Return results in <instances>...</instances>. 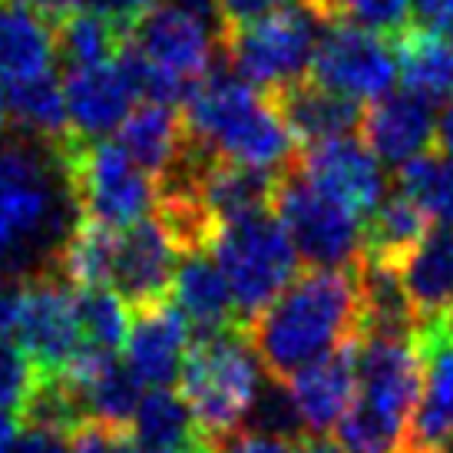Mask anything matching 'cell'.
<instances>
[{
    "mask_svg": "<svg viewBox=\"0 0 453 453\" xmlns=\"http://www.w3.org/2000/svg\"><path fill=\"white\" fill-rule=\"evenodd\" d=\"M66 150L34 139L0 142V272L11 278L53 275L57 255L83 219Z\"/></svg>",
    "mask_w": 453,
    "mask_h": 453,
    "instance_id": "6da1fadb",
    "label": "cell"
},
{
    "mask_svg": "<svg viewBox=\"0 0 453 453\" xmlns=\"http://www.w3.org/2000/svg\"><path fill=\"white\" fill-rule=\"evenodd\" d=\"M265 374L291 380L361 334V295L351 272L311 268L245 325Z\"/></svg>",
    "mask_w": 453,
    "mask_h": 453,
    "instance_id": "7a4b0ae2",
    "label": "cell"
},
{
    "mask_svg": "<svg viewBox=\"0 0 453 453\" xmlns=\"http://www.w3.org/2000/svg\"><path fill=\"white\" fill-rule=\"evenodd\" d=\"M182 123L192 146L219 163L285 173L298 159V142L275 103L245 83L228 60H215L189 87Z\"/></svg>",
    "mask_w": 453,
    "mask_h": 453,
    "instance_id": "3957f363",
    "label": "cell"
},
{
    "mask_svg": "<svg viewBox=\"0 0 453 453\" xmlns=\"http://www.w3.org/2000/svg\"><path fill=\"white\" fill-rule=\"evenodd\" d=\"M265 371L252 341L239 327L199 334L179 371V390L189 403L205 443L242 430L262 388Z\"/></svg>",
    "mask_w": 453,
    "mask_h": 453,
    "instance_id": "277c9868",
    "label": "cell"
},
{
    "mask_svg": "<svg viewBox=\"0 0 453 453\" xmlns=\"http://www.w3.org/2000/svg\"><path fill=\"white\" fill-rule=\"evenodd\" d=\"M209 252L222 268L245 325L288 288L302 262L272 209L226 222Z\"/></svg>",
    "mask_w": 453,
    "mask_h": 453,
    "instance_id": "5b68a950",
    "label": "cell"
},
{
    "mask_svg": "<svg viewBox=\"0 0 453 453\" xmlns=\"http://www.w3.org/2000/svg\"><path fill=\"white\" fill-rule=\"evenodd\" d=\"M325 27L327 24L315 7L298 4L255 24L228 30L222 53L245 83L278 93L311 73Z\"/></svg>",
    "mask_w": 453,
    "mask_h": 453,
    "instance_id": "8992f818",
    "label": "cell"
},
{
    "mask_svg": "<svg viewBox=\"0 0 453 453\" xmlns=\"http://www.w3.org/2000/svg\"><path fill=\"white\" fill-rule=\"evenodd\" d=\"M272 205L304 265L325 272H344L357 265L365 252V219L315 189L295 163L278 176Z\"/></svg>",
    "mask_w": 453,
    "mask_h": 453,
    "instance_id": "52a82bcc",
    "label": "cell"
},
{
    "mask_svg": "<svg viewBox=\"0 0 453 453\" xmlns=\"http://www.w3.org/2000/svg\"><path fill=\"white\" fill-rule=\"evenodd\" d=\"M70 182L83 219L123 232L136 226L159 205V182L142 173L116 142H80L66 150Z\"/></svg>",
    "mask_w": 453,
    "mask_h": 453,
    "instance_id": "ba28073f",
    "label": "cell"
},
{
    "mask_svg": "<svg viewBox=\"0 0 453 453\" xmlns=\"http://www.w3.org/2000/svg\"><path fill=\"white\" fill-rule=\"evenodd\" d=\"M7 341H13L34 361L43 378L66 374L83 357L76 291L57 275H37L24 281L20 308Z\"/></svg>",
    "mask_w": 453,
    "mask_h": 453,
    "instance_id": "9c48e42d",
    "label": "cell"
},
{
    "mask_svg": "<svg viewBox=\"0 0 453 453\" xmlns=\"http://www.w3.org/2000/svg\"><path fill=\"white\" fill-rule=\"evenodd\" d=\"M401 73L397 47L388 37L367 34L351 24H327L318 43L311 80L354 103H374L388 96Z\"/></svg>",
    "mask_w": 453,
    "mask_h": 453,
    "instance_id": "30bf717a",
    "label": "cell"
},
{
    "mask_svg": "<svg viewBox=\"0 0 453 453\" xmlns=\"http://www.w3.org/2000/svg\"><path fill=\"white\" fill-rule=\"evenodd\" d=\"M295 165L315 189H321L341 205H348L365 222L380 205V199L388 196L384 192V165L367 150L365 139L357 136H341L308 146L304 152H298Z\"/></svg>",
    "mask_w": 453,
    "mask_h": 453,
    "instance_id": "8fae6325",
    "label": "cell"
},
{
    "mask_svg": "<svg viewBox=\"0 0 453 453\" xmlns=\"http://www.w3.org/2000/svg\"><path fill=\"white\" fill-rule=\"evenodd\" d=\"M127 40L150 64L189 87L215 64V53L222 50V40L209 27L173 4H159L146 17H139L127 30Z\"/></svg>",
    "mask_w": 453,
    "mask_h": 453,
    "instance_id": "7c38bea8",
    "label": "cell"
},
{
    "mask_svg": "<svg viewBox=\"0 0 453 453\" xmlns=\"http://www.w3.org/2000/svg\"><path fill=\"white\" fill-rule=\"evenodd\" d=\"M179 249L159 215H150L136 226L119 232L116 242V262L110 288L127 302V308L165 302L173 291V278L179 268Z\"/></svg>",
    "mask_w": 453,
    "mask_h": 453,
    "instance_id": "4fadbf2b",
    "label": "cell"
},
{
    "mask_svg": "<svg viewBox=\"0 0 453 453\" xmlns=\"http://www.w3.org/2000/svg\"><path fill=\"white\" fill-rule=\"evenodd\" d=\"M189 348V321L165 298L159 304H146L133 311L119 357L142 388H169L173 380H179Z\"/></svg>",
    "mask_w": 453,
    "mask_h": 453,
    "instance_id": "5bb4252c",
    "label": "cell"
},
{
    "mask_svg": "<svg viewBox=\"0 0 453 453\" xmlns=\"http://www.w3.org/2000/svg\"><path fill=\"white\" fill-rule=\"evenodd\" d=\"M424 354V388L411 420L407 453H437L453 441V331L434 325L417 334Z\"/></svg>",
    "mask_w": 453,
    "mask_h": 453,
    "instance_id": "9a60e30c",
    "label": "cell"
},
{
    "mask_svg": "<svg viewBox=\"0 0 453 453\" xmlns=\"http://www.w3.org/2000/svg\"><path fill=\"white\" fill-rule=\"evenodd\" d=\"M367 150L388 165H407L411 159L430 152L437 139V113L427 100L414 96L411 89L374 100L361 119Z\"/></svg>",
    "mask_w": 453,
    "mask_h": 453,
    "instance_id": "2e32d148",
    "label": "cell"
},
{
    "mask_svg": "<svg viewBox=\"0 0 453 453\" xmlns=\"http://www.w3.org/2000/svg\"><path fill=\"white\" fill-rule=\"evenodd\" d=\"M397 268L407 302L414 308L417 334L443 325L453 311V226L434 222Z\"/></svg>",
    "mask_w": 453,
    "mask_h": 453,
    "instance_id": "e0dca14e",
    "label": "cell"
},
{
    "mask_svg": "<svg viewBox=\"0 0 453 453\" xmlns=\"http://www.w3.org/2000/svg\"><path fill=\"white\" fill-rule=\"evenodd\" d=\"M288 388L308 434L325 437L327 430L338 427V420L348 414L357 394V338L298 371L288 380Z\"/></svg>",
    "mask_w": 453,
    "mask_h": 453,
    "instance_id": "ac0fdd59",
    "label": "cell"
},
{
    "mask_svg": "<svg viewBox=\"0 0 453 453\" xmlns=\"http://www.w3.org/2000/svg\"><path fill=\"white\" fill-rule=\"evenodd\" d=\"M268 100L275 103L281 123L288 127V133L295 136V142L304 146H318L327 139L354 136V129L361 127L365 110L361 103L341 96L334 89L315 83L311 76H304L291 87L272 93Z\"/></svg>",
    "mask_w": 453,
    "mask_h": 453,
    "instance_id": "d6986e66",
    "label": "cell"
},
{
    "mask_svg": "<svg viewBox=\"0 0 453 453\" xmlns=\"http://www.w3.org/2000/svg\"><path fill=\"white\" fill-rule=\"evenodd\" d=\"M64 96L70 129L80 142H100L119 129L129 116V103L136 100L116 64L70 70L64 80Z\"/></svg>",
    "mask_w": 453,
    "mask_h": 453,
    "instance_id": "ffe728a7",
    "label": "cell"
},
{
    "mask_svg": "<svg viewBox=\"0 0 453 453\" xmlns=\"http://www.w3.org/2000/svg\"><path fill=\"white\" fill-rule=\"evenodd\" d=\"M57 27L24 0H0V87L53 73Z\"/></svg>",
    "mask_w": 453,
    "mask_h": 453,
    "instance_id": "44dd1931",
    "label": "cell"
},
{
    "mask_svg": "<svg viewBox=\"0 0 453 453\" xmlns=\"http://www.w3.org/2000/svg\"><path fill=\"white\" fill-rule=\"evenodd\" d=\"M173 304L199 334L239 327L235 298L212 252H189L179 258L176 278H173Z\"/></svg>",
    "mask_w": 453,
    "mask_h": 453,
    "instance_id": "7402d4cb",
    "label": "cell"
},
{
    "mask_svg": "<svg viewBox=\"0 0 453 453\" xmlns=\"http://www.w3.org/2000/svg\"><path fill=\"white\" fill-rule=\"evenodd\" d=\"M278 176L281 173L205 159L196 173V196L222 228L226 222H235L242 215L265 212L275 202Z\"/></svg>",
    "mask_w": 453,
    "mask_h": 453,
    "instance_id": "603a6c76",
    "label": "cell"
},
{
    "mask_svg": "<svg viewBox=\"0 0 453 453\" xmlns=\"http://www.w3.org/2000/svg\"><path fill=\"white\" fill-rule=\"evenodd\" d=\"M116 133H119L116 146L127 152L142 173H150L156 182L176 165V159L189 142L182 113L176 106H165V103H139L136 110H129V116Z\"/></svg>",
    "mask_w": 453,
    "mask_h": 453,
    "instance_id": "cb8c5ba5",
    "label": "cell"
},
{
    "mask_svg": "<svg viewBox=\"0 0 453 453\" xmlns=\"http://www.w3.org/2000/svg\"><path fill=\"white\" fill-rule=\"evenodd\" d=\"M133 441L142 453H199L205 450L199 424L182 394L169 388H150L133 417Z\"/></svg>",
    "mask_w": 453,
    "mask_h": 453,
    "instance_id": "d4e9b609",
    "label": "cell"
},
{
    "mask_svg": "<svg viewBox=\"0 0 453 453\" xmlns=\"http://www.w3.org/2000/svg\"><path fill=\"white\" fill-rule=\"evenodd\" d=\"M4 96H7L11 123H17V129L24 133V139L43 142V146H50V150H64V146L73 142L64 83L57 80V73H43V76H37V80L7 87Z\"/></svg>",
    "mask_w": 453,
    "mask_h": 453,
    "instance_id": "484cf974",
    "label": "cell"
},
{
    "mask_svg": "<svg viewBox=\"0 0 453 453\" xmlns=\"http://www.w3.org/2000/svg\"><path fill=\"white\" fill-rule=\"evenodd\" d=\"M397 66L403 89L430 106L453 100V43L443 34L411 27L397 40Z\"/></svg>",
    "mask_w": 453,
    "mask_h": 453,
    "instance_id": "4316f807",
    "label": "cell"
},
{
    "mask_svg": "<svg viewBox=\"0 0 453 453\" xmlns=\"http://www.w3.org/2000/svg\"><path fill=\"white\" fill-rule=\"evenodd\" d=\"M434 226L430 215L417 205L411 196H403L401 189L390 192L380 199V205L367 215L365 222V252L371 258H380V262L401 265L407 255L414 252V245L424 235L427 228Z\"/></svg>",
    "mask_w": 453,
    "mask_h": 453,
    "instance_id": "83f0119b",
    "label": "cell"
},
{
    "mask_svg": "<svg viewBox=\"0 0 453 453\" xmlns=\"http://www.w3.org/2000/svg\"><path fill=\"white\" fill-rule=\"evenodd\" d=\"M116 242H119V232L93 219H80L57 255V265H53L60 272L57 278H64L70 288H110Z\"/></svg>",
    "mask_w": 453,
    "mask_h": 453,
    "instance_id": "f1b7e54d",
    "label": "cell"
},
{
    "mask_svg": "<svg viewBox=\"0 0 453 453\" xmlns=\"http://www.w3.org/2000/svg\"><path fill=\"white\" fill-rule=\"evenodd\" d=\"M123 40L127 30H119L113 20H106L96 11H73L57 20V53L70 70L113 64Z\"/></svg>",
    "mask_w": 453,
    "mask_h": 453,
    "instance_id": "f546056e",
    "label": "cell"
},
{
    "mask_svg": "<svg viewBox=\"0 0 453 453\" xmlns=\"http://www.w3.org/2000/svg\"><path fill=\"white\" fill-rule=\"evenodd\" d=\"M83 354H119L127 338V302L113 288H73Z\"/></svg>",
    "mask_w": 453,
    "mask_h": 453,
    "instance_id": "4dcf8cb0",
    "label": "cell"
},
{
    "mask_svg": "<svg viewBox=\"0 0 453 453\" xmlns=\"http://www.w3.org/2000/svg\"><path fill=\"white\" fill-rule=\"evenodd\" d=\"M397 189L430 215V222L453 226V156L450 152H424L401 165Z\"/></svg>",
    "mask_w": 453,
    "mask_h": 453,
    "instance_id": "1f68e13d",
    "label": "cell"
},
{
    "mask_svg": "<svg viewBox=\"0 0 453 453\" xmlns=\"http://www.w3.org/2000/svg\"><path fill=\"white\" fill-rule=\"evenodd\" d=\"M242 430H252V434H265V437H278V441L291 443H302L308 437V427H304L298 403L291 397L288 380H278L272 374H265Z\"/></svg>",
    "mask_w": 453,
    "mask_h": 453,
    "instance_id": "d6a6232c",
    "label": "cell"
},
{
    "mask_svg": "<svg viewBox=\"0 0 453 453\" xmlns=\"http://www.w3.org/2000/svg\"><path fill=\"white\" fill-rule=\"evenodd\" d=\"M308 7H315L325 24H351L378 37L411 30V0H315Z\"/></svg>",
    "mask_w": 453,
    "mask_h": 453,
    "instance_id": "836d02e7",
    "label": "cell"
},
{
    "mask_svg": "<svg viewBox=\"0 0 453 453\" xmlns=\"http://www.w3.org/2000/svg\"><path fill=\"white\" fill-rule=\"evenodd\" d=\"M40 371L13 341L0 338V407L11 414H24L30 394L37 390Z\"/></svg>",
    "mask_w": 453,
    "mask_h": 453,
    "instance_id": "e575fe53",
    "label": "cell"
},
{
    "mask_svg": "<svg viewBox=\"0 0 453 453\" xmlns=\"http://www.w3.org/2000/svg\"><path fill=\"white\" fill-rule=\"evenodd\" d=\"M66 441H70V453H142L133 441L129 427L80 424Z\"/></svg>",
    "mask_w": 453,
    "mask_h": 453,
    "instance_id": "d590c367",
    "label": "cell"
},
{
    "mask_svg": "<svg viewBox=\"0 0 453 453\" xmlns=\"http://www.w3.org/2000/svg\"><path fill=\"white\" fill-rule=\"evenodd\" d=\"M205 447H209V453H298V443L252 434V430H235V434H226L219 441H209Z\"/></svg>",
    "mask_w": 453,
    "mask_h": 453,
    "instance_id": "8d00e7d4",
    "label": "cell"
},
{
    "mask_svg": "<svg viewBox=\"0 0 453 453\" xmlns=\"http://www.w3.org/2000/svg\"><path fill=\"white\" fill-rule=\"evenodd\" d=\"M298 4H304V0H222V13H226L228 30H235V27L255 24L262 17H272V13L298 7Z\"/></svg>",
    "mask_w": 453,
    "mask_h": 453,
    "instance_id": "74e56055",
    "label": "cell"
},
{
    "mask_svg": "<svg viewBox=\"0 0 453 453\" xmlns=\"http://www.w3.org/2000/svg\"><path fill=\"white\" fill-rule=\"evenodd\" d=\"M152 7H156V0H89V11L103 13V17L113 20L119 30H129V27L136 24L139 17H146Z\"/></svg>",
    "mask_w": 453,
    "mask_h": 453,
    "instance_id": "f35d334b",
    "label": "cell"
},
{
    "mask_svg": "<svg viewBox=\"0 0 453 453\" xmlns=\"http://www.w3.org/2000/svg\"><path fill=\"white\" fill-rule=\"evenodd\" d=\"M13 453H70V441H66V434H60V430L27 427L20 434Z\"/></svg>",
    "mask_w": 453,
    "mask_h": 453,
    "instance_id": "ab89813d",
    "label": "cell"
},
{
    "mask_svg": "<svg viewBox=\"0 0 453 453\" xmlns=\"http://www.w3.org/2000/svg\"><path fill=\"white\" fill-rule=\"evenodd\" d=\"M165 4H173L179 11L192 13L196 20H202V24L212 30L215 37L226 40L228 27H226V13H222V0H165Z\"/></svg>",
    "mask_w": 453,
    "mask_h": 453,
    "instance_id": "60d3db41",
    "label": "cell"
},
{
    "mask_svg": "<svg viewBox=\"0 0 453 453\" xmlns=\"http://www.w3.org/2000/svg\"><path fill=\"white\" fill-rule=\"evenodd\" d=\"M20 295H24V281L0 272V338H11L13 318L20 308Z\"/></svg>",
    "mask_w": 453,
    "mask_h": 453,
    "instance_id": "b9f144b4",
    "label": "cell"
},
{
    "mask_svg": "<svg viewBox=\"0 0 453 453\" xmlns=\"http://www.w3.org/2000/svg\"><path fill=\"white\" fill-rule=\"evenodd\" d=\"M24 4H30L34 11H40L43 17H50V20H60L66 13L80 11L83 0H24Z\"/></svg>",
    "mask_w": 453,
    "mask_h": 453,
    "instance_id": "7bdbcfd3",
    "label": "cell"
},
{
    "mask_svg": "<svg viewBox=\"0 0 453 453\" xmlns=\"http://www.w3.org/2000/svg\"><path fill=\"white\" fill-rule=\"evenodd\" d=\"M20 441V427H17V414L0 407V453H13Z\"/></svg>",
    "mask_w": 453,
    "mask_h": 453,
    "instance_id": "ee69618b",
    "label": "cell"
},
{
    "mask_svg": "<svg viewBox=\"0 0 453 453\" xmlns=\"http://www.w3.org/2000/svg\"><path fill=\"white\" fill-rule=\"evenodd\" d=\"M437 142H441L443 152L453 156V100L443 106V113L437 116Z\"/></svg>",
    "mask_w": 453,
    "mask_h": 453,
    "instance_id": "f6af8a7d",
    "label": "cell"
},
{
    "mask_svg": "<svg viewBox=\"0 0 453 453\" xmlns=\"http://www.w3.org/2000/svg\"><path fill=\"white\" fill-rule=\"evenodd\" d=\"M7 123H11V113H7V96H4V87H0V142H4Z\"/></svg>",
    "mask_w": 453,
    "mask_h": 453,
    "instance_id": "bcb514c9",
    "label": "cell"
},
{
    "mask_svg": "<svg viewBox=\"0 0 453 453\" xmlns=\"http://www.w3.org/2000/svg\"><path fill=\"white\" fill-rule=\"evenodd\" d=\"M443 37H447V40H450V43H453V20H450V24H447V30H443Z\"/></svg>",
    "mask_w": 453,
    "mask_h": 453,
    "instance_id": "7dc6e473",
    "label": "cell"
},
{
    "mask_svg": "<svg viewBox=\"0 0 453 453\" xmlns=\"http://www.w3.org/2000/svg\"><path fill=\"white\" fill-rule=\"evenodd\" d=\"M304 4H315V0H304Z\"/></svg>",
    "mask_w": 453,
    "mask_h": 453,
    "instance_id": "c3c4849f",
    "label": "cell"
}]
</instances>
